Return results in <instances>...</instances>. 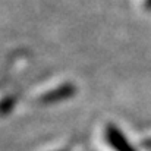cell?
I'll return each mask as SVG.
<instances>
[{"mask_svg":"<svg viewBox=\"0 0 151 151\" xmlns=\"http://www.w3.org/2000/svg\"><path fill=\"white\" fill-rule=\"evenodd\" d=\"M106 139H107V142L110 144V147L114 151H135L129 145L126 138L122 135V132L117 131L111 125H109V128L106 129Z\"/></svg>","mask_w":151,"mask_h":151,"instance_id":"obj_1","label":"cell"}]
</instances>
